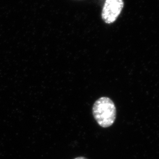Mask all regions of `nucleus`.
<instances>
[{
	"mask_svg": "<svg viewBox=\"0 0 159 159\" xmlns=\"http://www.w3.org/2000/svg\"><path fill=\"white\" fill-rule=\"evenodd\" d=\"M94 117L101 127L108 128L114 124L116 117V108L112 100L107 97L99 98L92 109Z\"/></svg>",
	"mask_w": 159,
	"mask_h": 159,
	"instance_id": "nucleus-1",
	"label": "nucleus"
},
{
	"mask_svg": "<svg viewBox=\"0 0 159 159\" xmlns=\"http://www.w3.org/2000/svg\"><path fill=\"white\" fill-rule=\"evenodd\" d=\"M124 6L123 0H106L102 9V20L107 24L114 22L122 12Z\"/></svg>",
	"mask_w": 159,
	"mask_h": 159,
	"instance_id": "nucleus-2",
	"label": "nucleus"
},
{
	"mask_svg": "<svg viewBox=\"0 0 159 159\" xmlns=\"http://www.w3.org/2000/svg\"><path fill=\"white\" fill-rule=\"evenodd\" d=\"M88 159L87 158H85V157H77V158H75V159Z\"/></svg>",
	"mask_w": 159,
	"mask_h": 159,
	"instance_id": "nucleus-3",
	"label": "nucleus"
}]
</instances>
